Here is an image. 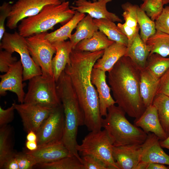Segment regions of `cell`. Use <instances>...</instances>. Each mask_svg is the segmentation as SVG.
<instances>
[{
  "label": "cell",
  "instance_id": "1",
  "mask_svg": "<svg viewBox=\"0 0 169 169\" xmlns=\"http://www.w3.org/2000/svg\"><path fill=\"white\" fill-rule=\"evenodd\" d=\"M104 50L90 52L73 49L70 55V64L64 70L69 77L73 88L83 111L84 125L90 131L102 128L98 94L91 82L94 65L101 57Z\"/></svg>",
  "mask_w": 169,
  "mask_h": 169
},
{
  "label": "cell",
  "instance_id": "2",
  "mask_svg": "<svg viewBox=\"0 0 169 169\" xmlns=\"http://www.w3.org/2000/svg\"><path fill=\"white\" fill-rule=\"evenodd\" d=\"M141 70L129 57L124 56L108 72V82L116 104L135 119L146 109L140 90Z\"/></svg>",
  "mask_w": 169,
  "mask_h": 169
},
{
  "label": "cell",
  "instance_id": "3",
  "mask_svg": "<svg viewBox=\"0 0 169 169\" xmlns=\"http://www.w3.org/2000/svg\"><path fill=\"white\" fill-rule=\"evenodd\" d=\"M56 89L64 115V129L62 141L70 156H76L82 162L76 149L77 137L78 127L84 125V115L70 78L64 71L56 82Z\"/></svg>",
  "mask_w": 169,
  "mask_h": 169
},
{
  "label": "cell",
  "instance_id": "4",
  "mask_svg": "<svg viewBox=\"0 0 169 169\" xmlns=\"http://www.w3.org/2000/svg\"><path fill=\"white\" fill-rule=\"evenodd\" d=\"M125 114L118 106L115 105L110 107L105 118L102 119V127L106 131L113 146L142 145L147 134L130 123L126 119Z\"/></svg>",
  "mask_w": 169,
  "mask_h": 169
},
{
  "label": "cell",
  "instance_id": "5",
  "mask_svg": "<svg viewBox=\"0 0 169 169\" xmlns=\"http://www.w3.org/2000/svg\"><path fill=\"white\" fill-rule=\"evenodd\" d=\"M75 12L70 8L69 1L46 5L37 14L21 20L18 27V33L26 38L47 32L56 24H66Z\"/></svg>",
  "mask_w": 169,
  "mask_h": 169
},
{
  "label": "cell",
  "instance_id": "6",
  "mask_svg": "<svg viewBox=\"0 0 169 169\" xmlns=\"http://www.w3.org/2000/svg\"><path fill=\"white\" fill-rule=\"evenodd\" d=\"M29 80L23 103L52 109L61 104L53 76L42 73Z\"/></svg>",
  "mask_w": 169,
  "mask_h": 169
},
{
  "label": "cell",
  "instance_id": "7",
  "mask_svg": "<svg viewBox=\"0 0 169 169\" xmlns=\"http://www.w3.org/2000/svg\"><path fill=\"white\" fill-rule=\"evenodd\" d=\"M113 145L105 129L92 131L82 140L76 149L82 156H92L103 162L109 169H119L113 155Z\"/></svg>",
  "mask_w": 169,
  "mask_h": 169
},
{
  "label": "cell",
  "instance_id": "8",
  "mask_svg": "<svg viewBox=\"0 0 169 169\" xmlns=\"http://www.w3.org/2000/svg\"><path fill=\"white\" fill-rule=\"evenodd\" d=\"M1 40L0 49L12 53L16 52L19 55L23 68V81L42 74L41 68L34 62L29 54L26 38L18 32H5Z\"/></svg>",
  "mask_w": 169,
  "mask_h": 169
},
{
  "label": "cell",
  "instance_id": "9",
  "mask_svg": "<svg viewBox=\"0 0 169 169\" xmlns=\"http://www.w3.org/2000/svg\"><path fill=\"white\" fill-rule=\"evenodd\" d=\"M47 32L39 33L26 38L29 54L34 62L41 69L43 74L53 76L52 61L56 49L45 38Z\"/></svg>",
  "mask_w": 169,
  "mask_h": 169
},
{
  "label": "cell",
  "instance_id": "10",
  "mask_svg": "<svg viewBox=\"0 0 169 169\" xmlns=\"http://www.w3.org/2000/svg\"><path fill=\"white\" fill-rule=\"evenodd\" d=\"M64 125V115L61 103L52 110L36 133L38 147L62 141Z\"/></svg>",
  "mask_w": 169,
  "mask_h": 169
},
{
  "label": "cell",
  "instance_id": "11",
  "mask_svg": "<svg viewBox=\"0 0 169 169\" xmlns=\"http://www.w3.org/2000/svg\"><path fill=\"white\" fill-rule=\"evenodd\" d=\"M61 3L59 0H18L11 6L6 26L10 29H14L19 22L37 14L45 6Z\"/></svg>",
  "mask_w": 169,
  "mask_h": 169
},
{
  "label": "cell",
  "instance_id": "12",
  "mask_svg": "<svg viewBox=\"0 0 169 169\" xmlns=\"http://www.w3.org/2000/svg\"><path fill=\"white\" fill-rule=\"evenodd\" d=\"M15 110L19 115L24 129L36 133L54 109L25 103L16 104Z\"/></svg>",
  "mask_w": 169,
  "mask_h": 169
},
{
  "label": "cell",
  "instance_id": "13",
  "mask_svg": "<svg viewBox=\"0 0 169 169\" xmlns=\"http://www.w3.org/2000/svg\"><path fill=\"white\" fill-rule=\"evenodd\" d=\"M23 68L20 60L17 61L10 68L5 74L1 75L0 95L5 96L9 91L15 93L18 101L24 102L25 95L23 84Z\"/></svg>",
  "mask_w": 169,
  "mask_h": 169
},
{
  "label": "cell",
  "instance_id": "14",
  "mask_svg": "<svg viewBox=\"0 0 169 169\" xmlns=\"http://www.w3.org/2000/svg\"><path fill=\"white\" fill-rule=\"evenodd\" d=\"M112 0H98L91 2L87 0H76L75 5L70 8L76 12L87 13L94 19H106L113 22H122L121 19L115 14L108 11L107 4Z\"/></svg>",
  "mask_w": 169,
  "mask_h": 169
},
{
  "label": "cell",
  "instance_id": "15",
  "mask_svg": "<svg viewBox=\"0 0 169 169\" xmlns=\"http://www.w3.org/2000/svg\"><path fill=\"white\" fill-rule=\"evenodd\" d=\"M105 72L100 69L93 68L91 74V81L97 91L101 116H105L107 109L115 105V102L110 94L111 89L107 84Z\"/></svg>",
  "mask_w": 169,
  "mask_h": 169
},
{
  "label": "cell",
  "instance_id": "16",
  "mask_svg": "<svg viewBox=\"0 0 169 169\" xmlns=\"http://www.w3.org/2000/svg\"><path fill=\"white\" fill-rule=\"evenodd\" d=\"M26 153L32 158L36 165L54 162L70 156L62 141L38 147L37 150Z\"/></svg>",
  "mask_w": 169,
  "mask_h": 169
},
{
  "label": "cell",
  "instance_id": "17",
  "mask_svg": "<svg viewBox=\"0 0 169 169\" xmlns=\"http://www.w3.org/2000/svg\"><path fill=\"white\" fill-rule=\"evenodd\" d=\"M160 139L154 134L149 133L141 145V161L156 163L169 166V155L163 150Z\"/></svg>",
  "mask_w": 169,
  "mask_h": 169
},
{
  "label": "cell",
  "instance_id": "18",
  "mask_svg": "<svg viewBox=\"0 0 169 169\" xmlns=\"http://www.w3.org/2000/svg\"><path fill=\"white\" fill-rule=\"evenodd\" d=\"M141 145L113 146V155L119 169H136L141 161Z\"/></svg>",
  "mask_w": 169,
  "mask_h": 169
},
{
  "label": "cell",
  "instance_id": "19",
  "mask_svg": "<svg viewBox=\"0 0 169 169\" xmlns=\"http://www.w3.org/2000/svg\"><path fill=\"white\" fill-rule=\"evenodd\" d=\"M134 122L146 133H153L160 140H164L168 136L161 125L156 109L153 105L147 107L140 117L135 119Z\"/></svg>",
  "mask_w": 169,
  "mask_h": 169
},
{
  "label": "cell",
  "instance_id": "20",
  "mask_svg": "<svg viewBox=\"0 0 169 169\" xmlns=\"http://www.w3.org/2000/svg\"><path fill=\"white\" fill-rule=\"evenodd\" d=\"M52 44L56 50L55 55L52 59V66L53 77L56 82L66 65L70 64V55L73 47L70 41L56 42Z\"/></svg>",
  "mask_w": 169,
  "mask_h": 169
},
{
  "label": "cell",
  "instance_id": "21",
  "mask_svg": "<svg viewBox=\"0 0 169 169\" xmlns=\"http://www.w3.org/2000/svg\"><path fill=\"white\" fill-rule=\"evenodd\" d=\"M126 50L125 45L114 42L104 49L103 54L97 60L93 68L108 72L119 59L125 55Z\"/></svg>",
  "mask_w": 169,
  "mask_h": 169
},
{
  "label": "cell",
  "instance_id": "22",
  "mask_svg": "<svg viewBox=\"0 0 169 169\" xmlns=\"http://www.w3.org/2000/svg\"><path fill=\"white\" fill-rule=\"evenodd\" d=\"M150 52L149 47L142 40L138 32L128 41L124 56L129 57L142 69L145 68Z\"/></svg>",
  "mask_w": 169,
  "mask_h": 169
},
{
  "label": "cell",
  "instance_id": "23",
  "mask_svg": "<svg viewBox=\"0 0 169 169\" xmlns=\"http://www.w3.org/2000/svg\"><path fill=\"white\" fill-rule=\"evenodd\" d=\"M159 79L152 76L145 68L141 71L140 82V95L146 108L152 105L157 94Z\"/></svg>",
  "mask_w": 169,
  "mask_h": 169
},
{
  "label": "cell",
  "instance_id": "24",
  "mask_svg": "<svg viewBox=\"0 0 169 169\" xmlns=\"http://www.w3.org/2000/svg\"><path fill=\"white\" fill-rule=\"evenodd\" d=\"M114 42L99 30L95 32L91 38L80 41L73 49L79 51L94 52L104 50Z\"/></svg>",
  "mask_w": 169,
  "mask_h": 169
},
{
  "label": "cell",
  "instance_id": "25",
  "mask_svg": "<svg viewBox=\"0 0 169 169\" xmlns=\"http://www.w3.org/2000/svg\"><path fill=\"white\" fill-rule=\"evenodd\" d=\"M85 16V13L76 12L72 18L60 28L50 33H47L45 38L52 44L63 41L70 38L71 33L78 23Z\"/></svg>",
  "mask_w": 169,
  "mask_h": 169
},
{
  "label": "cell",
  "instance_id": "26",
  "mask_svg": "<svg viewBox=\"0 0 169 169\" xmlns=\"http://www.w3.org/2000/svg\"><path fill=\"white\" fill-rule=\"evenodd\" d=\"M93 21L98 29L109 39L127 46L128 42L127 37L114 22L105 18L94 19Z\"/></svg>",
  "mask_w": 169,
  "mask_h": 169
},
{
  "label": "cell",
  "instance_id": "27",
  "mask_svg": "<svg viewBox=\"0 0 169 169\" xmlns=\"http://www.w3.org/2000/svg\"><path fill=\"white\" fill-rule=\"evenodd\" d=\"M89 15L84 17L78 23L76 31L70 38L73 49L81 41L91 38L94 34L98 31V28Z\"/></svg>",
  "mask_w": 169,
  "mask_h": 169
},
{
  "label": "cell",
  "instance_id": "28",
  "mask_svg": "<svg viewBox=\"0 0 169 169\" xmlns=\"http://www.w3.org/2000/svg\"><path fill=\"white\" fill-rule=\"evenodd\" d=\"M12 129L7 125L0 127V169L16 152L13 149Z\"/></svg>",
  "mask_w": 169,
  "mask_h": 169
},
{
  "label": "cell",
  "instance_id": "29",
  "mask_svg": "<svg viewBox=\"0 0 169 169\" xmlns=\"http://www.w3.org/2000/svg\"><path fill=\"white\" fill-rule=\"evenodd\" d=\"M152 105L156 108L159 120L164 131L169 136V97L162 94H157Z\"/></svg>",
  "mask_w": 169,
  "mask_h": 169
},
{
  "label": "cell",
  "instance_id": "30",
  "mask_svg": "<svg viewBox=\"0 0 169 169\" xmlns=\"http://www.w3.org/2000/svg\"><path fill=\"white\" fill-rule=\"evenodd\" d=\"M150 54L156 53L164 57L169 56V34L156 30L147 40Z\"/></svg>",
  "mask_w": 169,
  "mask_h": 169
},
{
  "label": "cell",
  "instance_id": "31",
  "mask_svg": "<svg viewBox=\"0 0 169 169\" xmlns=\"http://www.w3.org/2000/svg\"><path fill=\"white\" fill-rule=\"evenodd\" d=\"M157 79L169 69V57H164L156 53L150 54L145 68Z\"/></svg>",
  "mask_w": 169,
  "mask_h": 169
},
{
  "label": "cell",
  "instance_id": "32",
  "mask_svg": "<svg viewBox=\"0 0 169 169\" xmlns=\"http://www.w3.org/2000/svg\"><path fill=\"white\" fill-rule=\"evenodd\" d=\"M34 168L41 169H84L82 162L75 156H69L57 161L36 165Z\"/></svg>",
  "mask_w": 169,
  "mask_h": 169
},
{
  "label": "cell",
  "instance_id": "33",
  "mask_svg": "<svg viewBox=\"0 0 169 169\" xmlns=\"http://www.w3.org/2000/svg\"><path fill=\"white\" fill-rule=\"evenodd\" d=\"M137 19L140 30V36L146 44L148 39L156 33L155 22L138 6L137 11Z\"/></svg>",
  "mask_w": 169,
  "mask_h": 169
},
{
  "label": "cell",
  "instance_id": "34",
  "mask_svg": "<svg viewBox=\"0 0 169 169\" xmlns=\"http://www.w3.org/2000/svg\"><path fill=\"white\" fill-rule=\"evenodd\" d=\"M138 6L126 2L121 5L124 11L122 14L125 24L132 28H137L139 25L137 19V11Z\"/></svg>",
  "mask_w": 169,
  "mask_h": 169
},
{
  "label": "cell",
  "instance_id": "35",
  "mask_svg": "<svg viewBox=\"0 0 169 169\" xmlns=\"http://www.w3.org/2000/svg\"><path fill=\"white\" fill-rule=\"evenodd\" d=\"M155 22L156 30L169 34V6L163 8L161 13Z\"/></svg>",
  "mask_w": 169,
  "mask_h": 169
},
{
  "label": "cell",
  "instance_id": "36",
  "mask_svg": "<svg viewBox=\"0 0 169 169\" xmlns=\"http://www.w3.org/2000/svg\"><path fill=\"white\" fill-rule=\"evenodd\" d=\"M13 53L4 50L0 52V71L6 73L10 67L17 61V57L13 56Z\"/></svg>",
  "mask_w": 169,
  "mask_h": 169
},
{
  "label": "cell",
  "instance_id": "37",
  "mask_svg": "<svg viewBox=\"0 0 169 169\" xmlns=\"http://www.w3.org/2000/svg\"><path fill=\"white\" fill-rule=\"evenodd\" d=\"M142 0L143 2L140 7L151 20L155 21L161 14L163 8L155 7L152 3V0Z\"/></svg>",
  "mask_w": 169,
  "mask_h": 169
},
{
  "label": "cell",
  "instance_id": "38",
  "mask_svg": "<svg viewBox=\"0 0 169 169\" xmlns=\"http://www.w3.org/2000/svg\"><path fill=\"white\" fill-rule=\"evenodd\" d=\"M84 169H109L103 162L90 155L81 157Z\"/></svg>",
  "mask_w": 169,
  "mask_h": 169
},
{
  "label": "cell",
  "instance_id": "39",
  "mask_svg": "<svg viewBox=\"0 0 169 169\" xmlns=\"http://www.w3.org/2000/svg\"><path fill=\"white\" fill-rule=\"evenodd\" d=\"M15 157L19 169H31L36 163L32 158L26 152H16Z\"/></svg>",
  "mask_w": 169,
  "mask_h": 169
},
{
  "label": "cell",
  "instance_id": "40",
  "mask_svg": "<svg viewBox=\"0 0 169 169\" xmlns=\"http://www.w3.org/2000/svg\"><path fill=\"white\" fill-rule=\"evenodd\" d=\"M15 110L14 103L6 109H3L0 106V127L8 125L13 120Z\"/></svg>",
  "mask_w": 169,
  "mask_h": 169
},
{
  "label": "cell",
  "instance_id": "41",
  "mask_svg": "<svg viewBox=\"0 0 169 169\" xmlns=\"http://www.w3.org/2000/svg\"><path fill=\"white\" fill-rule=\"evenodd\" d=\"M11 5L9 3L4 2L0 7V40L5 33V22L7 19L11 9Z\"/></svg>",
  "mask_w": 169,
  "mask_h": 169
},
{
  "label": "cell",
  "instance_id": "42",
  "mask_svg": "<svg viewBox=\"0 0 169 169\" xmlns=\"http://www.w3.org/2000/svg\"><path fill=\"white\" fill-rule=\"evenodd\" d=\"M157 94H163L169 97V69L159 79Z\"/></svg>",
  "mask_w": 169,
  "mask_h": 169
},
{
  "label": "cell",
  "instance_id": "43",
  "mask_svg": "<svg viewBox=\"0 0 169 169\" xmlns=\"http://www.w3.org/2000/svg\"><path fill=\"white\" fill-rule=\"evenodd\" d=\"M117 26L127 37L128 41L133 39L139 32L140 29L139 26L137 28H132L127 26L125 23L122 24L119 23H118Z\"/></svg>",
  "mask_w": 169,
  "mask_h": 169
},
{
  "label": "cell",
  "instance_id": "44",
  "mask_svg": "<svg viewBox=\"0 0 169 169\" xmlns=\"http://www.w3.org/2000/svg\"><path fill=\"white\" fill-rule=\"evenodd\" d=\"M15 154L13 156L10 158L5 162L3 165L2 169H19L17 161L15 157Z\"/></svg>",
  "mask_w": 169,
  "mask_h": 169
},
{
  "label": "cell",
  "instance_id": "45",
  "mask_svg": "<svg viewBox=\"0 0 169 169\" xmlns=\"http://www.w3.org/2000/svg\"><path fill=\"white\" fill-rule=\"evenodd\" d=\"M169 167L165 165L156 163H149L147 169H167Z\"/></svg>",
  "mask_w": 169,
  "mask_h": 169
},
{
  "label": "cell",
  "instance_id": "46",
  "mask_svg": "<svg viewBox=\"0 0 169 169\" xmlns=\"http://www.w3.org/2000/svg\"><path fill=\"white\" fill-rule=\"evenodd\" d=\"M25 146L29 151H34L37 150L38 148L37 141H27Z\"/></svg>",
  "mask_w": 169,
  "mask_h": 169
},
{
  "label": "cell",
  "instance_id": "47",
  "mask_svg": "<svg viewBox=\"0 0 169 169\" xmlns=\"http://www.w3.org/2000/svg\"><path fill=\"white\" fill-rule=\"evenodd\" d=\"M37 135L35 132L32 131L28 132L26 136L27 141H37Z\"/></svg>",
  "mask_w": 169,
  "mask_h": 169
},
{
  "label": "cell",
  "instance_id": "48",
  "mask_svg": "<svg viewBox=\"0 0 169 169\" xmlns=\"http://www.w3.org/2000/svg\"><path fill=\"white\" fill-rule=\"evenodd\" d=\"M160 144L162 148H165L169 150V136L164 140H160Z\"/></svg>",
  "mask_w": 169,
  "mask_h": 169
},
{
  "label": "cell",
  "instance_id": "49",
  "mask_svg": "<svg viewBox=\"0 0 169 169\" xmlns=\"http://www.w3.org/2000/svg\"><path fill=\"white\" fill-rule=\"evenodd\" d=\"M153 4L156 7L159 8H163L162 0H152Z\"/></svg>",
  "mask_w": 169,
  "mask_h": 169
},
{
  "label": "cell",
  "instance_id": "50",
  "mask_svg": "<svg viewBox=\"0 0 169 169\" xmlns=\"http://www.w3.org/2000/svg\"><path fill=\"white\" fill-rule=\"evenodd\" d=\"M169 3V0H162V3L163 5Z\"/></svg>",
  "mask_w": 169,
  "mask_h": 169
},
{
  "label": "cell",
  "instance_id": "51",
  "mask_svg": "<svg viewBox=\"0 0 169 169\" xmlns=\"http://www.w3.org/2000/svg\"><path fill=\"white\" fill-rule=\"evenodd\" d=\"M61 3L66 1V0H59Z\"/></svg>",
  "mask_w": 169,
  "mask_h": 169
},
{
  "label": "cell",
  "instance_id": "52",
  "mask_svg": "<svg viewBox=\"0 0 169 169\" xmlns=\"http://www.w3.org/2000/svg\"><path fill=\"white\" fill-rule=\"evenodd\" d=\"M93 2H95L97 1V0H92Z\"/></svg>",
  "mask_w": 169,
  "mask_h": 169
}]
</instances>
